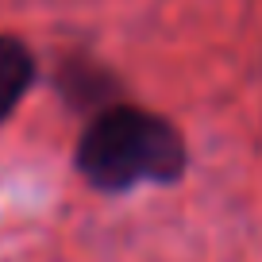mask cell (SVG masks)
<instances>
[{"label":"cell","mask_w":262,"mask_h":262,"mask_svg":"<svg viewBox=\"0 0 262 262\" xmlns=\"http://www.w3.org/2000/svg\"><path fill=\"white\" fill-rule=\"evenodd\" d=\"M77 170L104 193H123L143 181L170 185L185 173V139L170 120L143 108H100L77 143Z\"/></svg>","instance_id":"6da1fadb"},{"label":"cell","mask_w":262,"mask_h":262,"mask_svg":"<svg viewBox=\"0 0 262 262\" xmlns=\"http://www.w3.org/2000/svg\"><path fill=\"white\" fill-rule=\"evenodd\" d=\"M35 81V58L12 35H0V120L24 100V93Z\"/></svg>","instance_id":"7a4b0ae2"},{"label":"cell","mask_w":262,"mask_h":262,"mask_svg":"<svg viewBox=\"0 0 262 262\" xmlns=\"http://www.w3.org/2000/svg\"><path fill=\"white\" fill-rule=\"evenodd\" d=\"M62 89L74 104H97L112 93V77L100 74L97 66H70L62 74Z\"/></svg>","instance_id":"3957f363"}]
</instances>
